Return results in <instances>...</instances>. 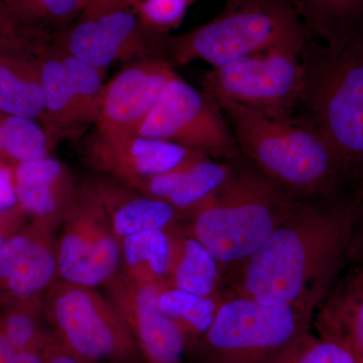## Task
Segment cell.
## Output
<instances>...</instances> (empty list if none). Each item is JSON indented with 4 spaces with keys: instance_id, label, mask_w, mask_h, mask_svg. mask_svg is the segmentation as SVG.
<instances>
[{
    "instance_id": "obj_11",
    "label": "cell",
    "mask_w": 363,
    "mask_h": 363,
    "mask_svg": "<svg viewBox=\"0 0 363 363\" xmlns=\"http://www.w3.org/2000/svg\"><path fill=\"white\" fill-rule=\"evenodd\" d=\"M44 314L74 352L91 360L113 357L125 342V322L94 288L57 279L43 296Z\"/></svg>"
},
{
    "instance_id": "obj_25",
    "label": "cell",
    "mask_w": 363,
    "mask_h": 363,
    "mask_svg": "<svg viewBox=\"0 0 363 363\" xmlns=\"http://www.w3.org/2000/svg\"><path fill=\"white\" fill-rule=\"evenodd\" d=\"M55 142L39 121L0 112V161L16 166L49 156Z\"/></svg>"
},
{
    "instance_id": "obj_37",
    "label": "cell",
    "mask_w": 363,
    "mask_h": 363,
    "mask_svg": "<svg viewBox=\"0 0 363 363\" xmlns=\"http://www.w3.org/2000/svg\"><path fill=\"white\" fill-rule=\"evenodd\" d=\"M109 2H128V4H130L133 6V0H87V6L109 4Z\"/></svg>"
},
{
    "instance_id": "obj_8",
    "label": "cell",
    "mask_w": 363,
    "mask_h": 363,
    "mask_svg": "<svg viewBox=\"0 0 363 363\" xmlns=\"http://www.w3.org/2000/svg\"><path fill=\"white\" fill-rule=\"evenodd\" d=\"M52 40L67 52L105 70L116 62L156 58L166 35L152 32L128 2L87 6Z\"/></svg>"
},
{
    "instance_id": "obj_18",
    "label": "cell",
    "mask_w": 363,
    "mask_h": 363,
    "mask_svg": "<svg viewBox=\"0 0 363 363\" xmlns=\"http://www.w3.org/2000/svg\"><path fill=\"white\" fill-rule=\"evenodd\" d=\"M35 40L0 48V112L39 121L50 133Z\"/></svg>"
},
{
    "instance_id": "obj_40",
    "label": "cell",
    "mask_w": 363,
    "mask_h": 363,
    "mask_svg": "<svg viewBox=\"0 0 363 363\" xmlns=\"http://www.w3.org/2000/svg\"><path fill=\"white\" fill-rule=\"evenodd\" d=\"M358 363H363V357H357Z\"/></svg>"
},
{
    "instance_id": "obj_9",
    "label": "cell",
    "mask_w": 363,
    "mask_h": 363,
    "mask_svg": "<svg viewBox=\"0 0 363 363\" xmlns=\"http://www.w3.org/2000/svg\"><path fill=\"white\" fill-rule=\"evenodd\" d=\"M58 279L96 289L121 271V242L99 201L82 185L56 240Z\"/></svg>"
},
{
    "instance_id": "obj_5",
    "label": "cell",
    "mask_w": 363,
    "mask_h": 363,
    "mask_svg": "<svg viewBox=\"0 0 363 363\" xmlns=\"http://www.w3.org/2000/svg\"><path fill=\"white\" fill-rule=\"evenodd\" d=\"M303 116L363 177V40L333 50L308 38Z\"/></svg>"
},
{
    "instance_id": "obj_30",
    "label": "cell",
    "mask_w": 363,
    "mask_h": 363,
    "mask_svg": "<svg viewBox=\"0 0 363 363\" xmlns=\"http://www.w3.org/2000/svg\"><path fill=\"white\" fill-rule=\"evenodd\" d=\"M272 363H358V360L342 343L308 332Z\"/></svg>"
},
{
    "instance_id": "obj_33",
    "label": "cell",
    "mask_w": 363,
    "mask_h": 363,
    "mask_svg": "<svg viewBox=\"0 0 363 363\" xmlns=\"http://www.w3.org/2000/svg\"><path fill=\"white\" fill-rule=\"evenodd\" d=\"M18 206L14 166L0 161V213Z\"/></svg>"
},
{
    "instance_id": "obj_21",
    "label": "cell",
    "mask_w": 363,
    "mask_h": 363,
    "mask_svg": "<svg viewBox=\"0 0 363 363\" xmlns=\"http://www.w3.org/2000/svg\"><path fill=\"white\" fill-rule=\"evenodd\" d=\"M33 49L39 63L50 133L56 140L58 136L72 135L85 126L58 47L49 35H45L35 40Z\"/></svg>"
},
{
    "instance_id": "obj_16",
    "label": "cell",
    "mask_w": 363,
    "mask_h": 363,
    "mask_svg": "<svg viewBox=\"0 0 363 363\" xmlns=\"http://www.w3.org/2000/svg\"><path fill=\"white\" fill-rule=\"evenodd\" d=\"M18 206L32 218L63 221L79 185L65 162L51 155L14 166Z\"/></svg>"
},
{
    "instance_id": "obj_36",
    "label": "cell",
    "mask_w": 363,
    "mask_h": 363,
    "mask_svg": "<svg viewBox=\"0 0 363 363\" xmlns=\"http://www.w3.org/2000/svg\"><path fill=\"white\" fill-rule=\"evenodd\" d=\"M45 363V362H44ZM47 363H82L77 358L72 357L70 354H64V353H60V354L52 355Z\"/></svg>"
},
{
    "instance_id": "obj_14",
    "label": "cell",
    "mask_w": 363,
    "mask_h": 363,
    "mask_svg": "<svg viewBox=\"0 0 363 363\" xmlns=\"http://www.w3.org/2000/svg\"><path fill=\"white\" fill-rule=\"evenodd\" d=\"M104 288L124 322L135 331L150 362L181 363L185 338L160 308V288L140 285L121 271Z\"/></svg>"
},
{
    "instance_id": "obj_4",
    "label": "cell",
    "mask_w": 363,
    "mask_h": 363,
    "mask_svg": "<svg viewBox=\"0 0 363 363\" xmlns=\"http://www.w3.org/2000/svg\"><path fill=\"white\" fill-rule=\"evenodd\" d=\"M308 38L290 0H226L213 20L166 38L164 52L180 65L201 60L217 68L272 50L301 55Z\"/></svg>"
},
{
    "instance_id": "obj_2",
    "label": "cell",
    "mask_w": 363,
    "mask_h": 363,
    "mask_svg": "<svg viewBox=\"0 0 363 363\" xmlns=\"http://www.w3.org/2000/svg\"><path fill=\"white\" fill-rule=\"evenodd\" d=\"M253 168L304 201H363V177L304 116L269 118L217 99Z\"/></svg>"
},
{
    "instance_id": "obj_7",
    "label": "cell",
    "mask_w": 363,
    "mask_h": 363,
    "mask_svg": "<svg viewBox=\"0 0 363 363\" xmlns=\"http://www.w3.org/2000/svg\"><path fill=\"white\" fill-rule=\"evenodd\" d=\"M301 55L272 50L212 68L203 76V92L215 100L243 105L269 118H289L300 107L304 92Z\"/></svg>"
},
{
    "instance_id": "obj_29",
    "label": "cell",
    "mask_w": 363,
    "mask_h": 363,
    "mask_svg": "<svg viewBox=\"0 0 363 363\" xmlns=\"http://www.w3.org/2000/svg\"><path fill=\"white\" fill-rule=\"evenodd\" d=\"M0 329L16 350L35 348L39 342L40 315L44 313L43 297L2 308Z\"/></svg>"
},
{
    "instance_id": "obj_34",
    "label": "cell",
    "mask_w": 363,
    "mask_h": 363,
    "mask_svg": "<svg viewBox=\"0 0 363 363\" xmlns=\"http://www.w3.org/2000/svg\"><path fill=\"white\" fill-rule=\"evenodd\" d=\"M16 350L0 329V363H13Z\"/></svg>"
},
{
    "instance_id": "obj_32",
    "label": "cell",
    "mask_w": 363,
    "mask_h": 363,
    "mask_svg": "<svg viewBox=\"0 0 363 363\" xmlns=\"http://www.w3.org/2000/svg\"><path fill=\"white\" fill-rule=\"evenodd\" d=\"M48 35L47 33L33 30L23 23L0 0V44L32 42Z\"/></svg>"
},
{
    "instance_id": "obj_13",
    "label": "cell",
    "mask_w": 363,
    "mask_h": 363,
    "mask_svg": "<svg viewBox=\"0 0 363 363\" xmlns=\"http://www.w3.org/2000/svg\"><path fill=\"white\" fill-rule=\"evenodd\" d=\"M81 155L85 164L97 174L130 185L203 154L178 143L136 133L104 135L95 131L83 145Z\"/></svg>"
},
{
    "instance_id": "obj_24",
    "label": "cell",
    "mask_w": 363,
    "mask_h": 363,
    "mask_svg": "<svg viewBox=\"0 0 363 363\" xmlns=\"http://www.w3.org/2000/svg\"><path fill=\"white\" fill-rule=\"evenodd\" d=\"M121 272L143 286H169L171 242L168 230H147L121 241Z\"/></svg>"
},
{
    "instance_id": "obj_39",
    "label": "cell",
    "mask_w": 363,
    "mask_h": 363,
    "mask_svg": "<svg viewBox=\"0 0 363 363\" xmlns=\"http://www.w3.org/2000/svg\"><path fill=\"white\" fill-rule=\"evenodd\" d=\"M23 43H30V42H23ZM14 44H21V43H13V44H0V48L6 47V45H14Z\"/></svg>"
},
{
    "instance_id": "obj_27",
    "label": "cell",
    "mask_w": 363,
    "mask_h": 363,
    "mask_svg": "<svg viewBox=\"0 0 363 363\" xmlns=\"http://www.w3.org/2000/svg\"><path fill=\"white\" fill-rule=\"evenodd\" d=\"M52 43L58 47L60 58L75 94L81 121L84 126L95 123L104 94V70L77 58L54 40Z\"/></svg>"
},
{
    "instance_id": "obj_26",
    "label": "cell",
    "mask_w": 363,
    "mask_h": 363,
    "mask_svg": "<svg viewBox=\"0 0 363 363\" xmlns=\"http://www.w3.org/2000/svg\"><path fill=\"white\" fill-rule=\"evenodd\" d=\"M219 302L216 297H203L173 286L159 289L160 308L186 334L201 337L213 322Z\"/></svg>"
},
{
    "instance_id": "obj_19",
    "label": "cell",
    "mask_w": 363,
    "mask_h": 363,
    "mask_svg": "<svg viewBox=\"0 0 363 363\" xmlns=\"http://www.w3.org/2000/svg\"><path fill=\"white\" fill-rule=\"evenodd\" d=\"M61 223L55 219H45L30 245L16 259L0 285L1 308L43 297L58 279L56 234Z\"/></svg>"
},
{
    "instance_id": "obj_31",
    "label": "cell",
    "mask_w": 363,
    "mask_h": 363,
    "mask_svg": "<svg viewBox=\"0 0 363 363\" xmlns=\"http://www.w3.org/2000/svg\"><path fill=\"white\" fill-rule=\"evenodd\" d=\"M193 1L194 0H140L133 9L149 30L164 35L180 25Z\"/></svg>"
},
{
    "instance_id": "obj_3",
    "label": "cell",
    "mask_w": 363,
    "mask_h": 363,
    "mask_svg": "<svg viewBox=\"0 0 363 363\" xmlns=\"http://www.w3.org/2000/svg\"><path fill=\"white\" fill-rule=\"evenodd\" d=\"M302 201L252 164H233L228 180L182 213L186 223L179 226L221 267H238L269 240Z\"/></svg>"
},
{
    "instance_id": "obj_1",
    "label": "cell",
    "mask_w": 363,
    "mask_h": 363,
    "mask_svg": "<svg viewBox=\"0 0 363 363\" xmlns=\"http://www.w3.org/2000/svg\"><path fill=\"white\" fill-rule=\"evenodd\" d=\"M363 201H302L238 267L234 296L314 316L331 292L352 242Z\"/></svg>"
},
{
    "instance_id": "obj_20",
    "label": "cell",
    "mask_w": 363,
    "mask_h": 363,
    "mask_svg": "<svg viewBox=\"0 0 363 363\" xmlns=\"http://www.w3.org/2000/svg\"><path fill=\"white\" fill-rule=\"evenodd\" d=\"M308 35L333 50L363 40V0H290Z\"/></svg>"
},
{
    "instance_id": "obj_15",
    "label": "cell",
    "mask_w": 363,
    "mask_h": 363,
    "mask_svg": "<svg viewBox=\"0 0 363 363\" xmlns=\"http://www.w3.org/2000/svg\"><path fill=\"white\" fill-rule=\"evenodd\" d=\"M104 208L117 240L147 230H169L180 223L182 213L169 203L143 195L112 177L96 175L81 182Z\"/></svg>"
},
{
    "instance_id": "obj_17",
    "label": "cell",
    "mask_w": 363,
    "mask_h": 363,
    "mask_svg": "<svg viewBox=\"0 0 363 363\" xmlns=\"http://www.w3.org/2000/svg\"><path fill=\"white\" fill-rule=\"evenodd\" d=\"M233 171V164L199 155L168 172L128 186L143 195L169 203L184 213L220 188Z\"/></svg>"
},
{
    "instance_id": "obj_22",
    "label": "cell",
    "mask_w": 363,
    "mask_h": 363,
    "mask_svg": "<svg viewBox=\"0 0 363 363\" xmlns=\"http://www.w3.org/2000/svg\"><path fill=\"white\" fill-rule=\"evenodd\" d=\"M171 242L169 286L203 297H216L221 266L180 226L168 230Z\"/></svg>"
},
{
    "instance_id": "obj_12",
    "label": "cell",
    "mask_w": 363,
    "mask_h": 363,
    "mask_svg": "<svg viewBox=\"0 0 363 363\" xmlns=\"http://www.w3.org/2000/svg\"><path fill=\"white\" fill-rule=\"evenodd\" d=\"M177 73L169 62L147 58L130 62L108 82L95 126L104 135H133Z\"/></svg>"
},
{
    "instance_id": "obj_35",
    "label": "cell",
    "mask_w": 363,
    "mask_h": 363,
    "mask_svg": "<svg viewBox=\"0 0 363 363\" xmlns=\"http://www.w3.org/2000/svg\"><path fill=\"white\" fill-rule=\"evenodd\" d=\"M42 355L35 348L16 350L13 363H44Z\"/></svg>"
},
{
    "instance_id": "obj_6",
    "label": "cell",
    "mask_w": 363,
    "mask_h": 363,
    "mask_svg": "<svg viewBox=\"0 0 363 363\" xmlns=\"http://www.w3.org/2000/svg\"><path fill=\"white\" fill-rule=\"evenodd\" d=\"M313 315L245 297L220 300L200 338L206 363H272L310 332Z\"/></svg>"
},
{
    "instance_id": "obj_23",
    "label": "cell",
    "mask_w": 363,
    "mask_h": 363,
    "mask_svg": "<svg viewBox=\"0 0 363 363\" xmlns=\"http://www.w3.org/2000/svg\"><path fill=\"white\" fill-rule=\"evenodd\" d=\"M319 336L347 346L363 357V291L351 279L331 291L318 308Z\"/></svg>"
},
{
    "instance_id": "obj_38",
    "label": "cell",
    "mask_w": 363,
    "mask_h": 363,
    "mask_svg": "<svg viewBox=\"0 0 363 363\" xmlns=\"http://www.w3.org/2000/svg\"><path fill=\"white\" fill-rule=\"evenodd\" d=\"M352 281H354L355 285L360 289V290L363 291V269L357 272L355 274L354 278L352 279Z\"/></svg>"
},
{
    "instance_id": "obj_28",
    "label": "cell",
    "mask_w": 363,
    "mask_h": 363,
    "mask_svg": "<svg viewBox=\"0 0 363 363\" xmlns=\"http://www.w3.org/2000/svg\"><path fill=\"white\" fill-rule=\"evenodd\" d=\"M23 23L33 30L45 32L48 26L72 23L87 6V0H2Z\"/></svg>"
},
{
    "instance_id": "obj_10",
    "label": "cell",
    "mask_w": 363,
    "mask_h": 363,
    "mask_svg": "<svg viewBox=\"0 0 363 363\" xmlns=\"http://www.w3.org/2000/svg\"><path fill=\"white\" fill-rule=\"evenodd\" d=\"M136 135L178 143L207 157L240 152L216 100L179 77L169 81Z\"/></svg>"
}]
</instances>
